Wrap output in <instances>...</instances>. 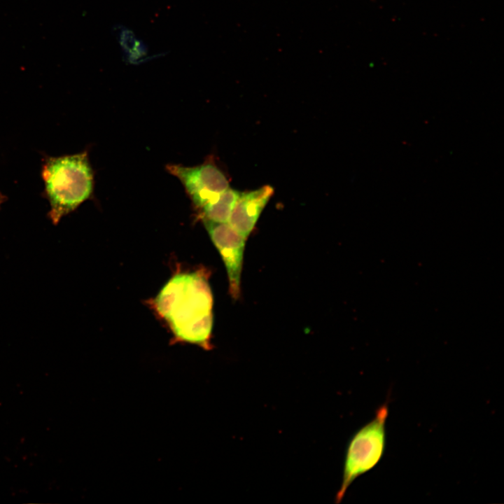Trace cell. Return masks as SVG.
Here are the masks:
<instances>
[{
    "mask_svg": "<svg viewBox=\"0 0 504 504\" xmlns=\"http://www.w3.org/2000/svg\"><path fill=\"white\" fill-rule=\"evenodd\" d=\"M158 313L180 341L211 348L213 295L201 273L174 276L154 301Z\"/></svg>",
    "mask_w": 504,
    "mask_h": 504,
    "instance_id": "obj_1",
    "label": "cell"
},
{
    "mask_svg": "<svg viewBox=\"0 0 504 504\" xmlns=\"http://www.w3.org/2000/svg\"><path fill=\"white\" fill-rule=\"evenodd\" d=\"M41 174L45 196L50 206L48 216L55 225L92 194L93 173L86 151L46 157Z\"/></svg>",
    "mask_w": 504,
    "mask_h": 504,
    "instance_id": "obj_2",
    "label": "cell"
},
{
    "mask_svg": "<svg viewBox=\"0 0 504 504\" xmlns=\"http://www.w3.org/2000/svg\"><path fill=\"white\" fill-rule=\"evenodd\" d=\"M387 402L375 412L374 418L358 429L349 442L343 469L342 484L335 496L340 503L352 482L373 469L382 458L386 444Z\"/></svg>",
    "mask_w": 504,
    "mask_h": 504,
    "instance_id": "obj_3",
    "label": "cell"
},
{
    "mask_svg": "<svg viewBox=\"0 0 504 504\" xmlns=\"http://www.w3.org/2000/svg\"><path fill=\"white\" fill-rule=\"evenodd\" d=\"M167 169L179 179L192 203L199 209L229 187L224 174L211 162L194 167L169 164Z\"/></svg>",
    "mask_w": 504,
    "mask_h": 504,
    "instance_id": "obj_4",
    "label": "cell"
},
{
    "mask_svg": "<svg viewBox=\"0 0 504 504\" xmlns=\"http://www.w3.org/2000/svg\"><path fill=\"white\" fill-rule=\"evenodd\" d=\"M209 234L222 256L227 272L230 293L240 295V281L246 239L229 223L203 220Z\"/></svg>",
    "mask_w": 504,
    "mask_h": 504,
    "instance_id": "obj_5",
    "label": "cell"
},
{
    "mask_svg": "<svg viewBox=\"0 0 504 504\" xmlns=\"http://www.w3.org/2000/svg\"><path fill=\"white\" fill-rule=\"evenodd\" d=\"M273 194L274 189L269 185L254 190L240 192L228 223L246 239Z\"/></svg>",
    "mask_w": 504,
    "mask_h": 504,
    "instance_id": "obj_6",
    "label": "cell"
},
{
    "mask_svg": "<svg viewBox=\"0 0 504 504\" xmlns=\"http://www.w3.org/2000/svg\"><path fill=\"white\" fill-rule=\"evenodd\" d=\"M239 194V191L228 187L200 209L202 220L214 223L228 222Z\"/></svg>",
    "mask_w": 504,
    "mask_h": 504,
    "instance_id": "obj_7",
    "label": "cell"
},
{
    "mask_svg": "<svg viewBox=\"0 0 504 504\" xmlns=\"http://www.w3.org/2000/svg\"><path fill=\"white\" fill-rule=\"evenodd\" d=\"M6 197L0 192V206L6 201Z\"/></svg>",
    "mask_w": 504,
    "mask_h": 504,
    "instance_id": "obj_8",
    "label": "cell"
}]
</instances>
